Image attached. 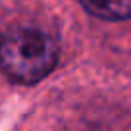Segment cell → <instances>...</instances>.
Masks as SVG:
<instances>
[{"instance_id": "1", "label": "cell", "mask_w": 131, "mask_h": 131, "mask_svg": "<svg viewBox=\"0 0 131 131\" xmlns=\"http://www.w3.org/2000/svg\"><path fill=\"white\" fill-rule=\"evenodd\" d=\"M60 48L39 27H14L0 39V70L12 81L33 85L56 68Z\"/></svg>"}, {"instance_id": "2", "label": "cell", "mask_w": 131, "mask_h": 131, "mask_svg": "<svg viewBox=\"0 0 131 131\" xmlns=\"http://www.w3.org/2000/svg\"><path fill=\"white\" fill-rule=\"evenodd\" d=\"M93 16L100 19L122 21L131 17V0H79Z\"/></svg>"}]
</instances>
